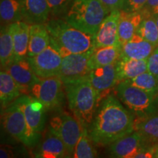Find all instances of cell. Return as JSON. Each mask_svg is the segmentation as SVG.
<instances>
[{
	"instance_id": "ac0fdd59",
	"label": "cell",
	"mask_w": 158,
	"mask_h": 158,
	"mask_svg": "<svg viewBox=\"0 0 158 158\" xmlns=\"http://www.w3.org/2000/svg\"><path fill=\"white\" fill-rule=\"evenodd\" d=\"M23 6V21L29 24L45 23L51 14L47 0H21Z\"/></svg>"
},
{
	"instance_id": "30bf717a",
	"label": "cell",
	"mask_w": 158,
	"mask_h": 158,
	"mask_svg": "<svg viewBox=\"0 0 158 158\" xmlns=\"http://www.w3.org/2000/svg\"><path fill=\"white\" fill-rule=\"evenodd\" d=\"M24 114L26 121L32 135L39 141L45 125L44 106L29 94H23L15 100Z\"/></svg>"
},
{
	"instance_id": "6da1fadb",
	"label": "cell",
	"mask_w": 158,
	"mask_h": 158,
	"mask_svg": "<svg viewBox=\"0 0 158 158\" xmlns=\"http://www.w3.org/2000/svg\"><path fill=\"white\" fill-rule=\"evenodd\" d=\"M134 114L114 95H107L99 103L89 133L98 147H108L134 131Z\"/></svg>"
},
{
	"instance_id": "603a6c76",
	"label": "cell",
	"mask_w": 158,
	"mask_h": 158,
	"mask_svg": "<svg viewBox=\"0 0 158 158\" xmlns=\"http://www.w3.org/2000/svg\"><path fill=\"white\" fill-rule=\"evenodd\" d=\"M23 94L19 85L5 70L0 72V102L3 110Z\"/></svg>"
},
{
	"instance_id": "484cf974",
	"label": "cell",
	"mask_w": 158,
	"mask_h": 158,
	"mask_svg": "<svg viewBox=\"0 0 158 158\" xmlns=\"http://www.w3.org/2000/svg\"><path fill=\"white\" fill-rule=\"evenodd\" d=\"M15 50L10 25H2L0 33V64L5 68L14 61Z\"/></svg>"
},
{
	"instance_id": "d6986e66",
	"label": "cell",
	"mask_w": 158,
	"mask_h": 158,
	"mask_svg": "<svg viewBox=\"0 0 158 158\" xmlns=\"http://www.w3.org/2000/svg\"><path fill=\"white\" fill-rule=\"evenodd\" d=\"M156 47L135 33L133 37L122 45V56L134 59H147Z\"/></svg>"
},
{
	"instance_id": "74e56055",
	"label": "cell",
	"mask_w": 158,
	"mask_h": 158,
	"mask_svg": "<svg viewBox=\"0 0 158 158\" xmlns=\"http://www.w3.org/2000/svg\"><path fill=\"white\" fill-rule=\"evenodd\" d=\"M155 157H158V147H157V149H156V152H155Z\"/></svg>"
},
{
	"instance_id": "f1b7e54d",
	"label": "cell",
	"mask_w": 158,
	"mask_h": 158,
	"mask_svg": "<svg viewBox=\"0 0 158 158\" xmlns=\"http://www.w3.org/2000/svg\"><path fill=\"white\" fill-rule=\"evenodd\" d=\"M93 141L90 137L89 130L82 126L81 135L75 148L73 157L74 158H94L98 157Z\"/></svg>"
},
{
	"instance_id": "9a60e30c",
	"label": "cell",
	"mask_w": 158,
	"mask_h": 158,
	"mask_svg": "<svg viewBox=\"0 0 158 158\" xmlns=\"http://www.w3.org/2000/svg\"><path fill=\"white\" fill-rule=\"evenodd\" d=\"M108 147L110 156L118 158H135V155L144 149L141 136L135 130L118 138Z\"/></svg>"
},
{
	"instance_id": "ffe728a7",
	"label": "cell",
	"mask_w": 158,
	"mask_h": 158,
	"mask_svg": "<svg viewBox=\"0 0 158 158\" xmlns=\"http://www.w3.org/2000/svg\"><path fill=\"white\" fill-rule=\"evenodd\" d=\"M9 25L14 43L15 59L27 57L31 24L21 21Z\"/></svg>"
},
{
	"instance_id": "d6a6232c",
	"label": "cell",
	"mask_w": 158,
	"mask_h": 158,
	"mask_svg": "<svg viewBox=\"0 0 158 158\" xmlns=\"http://www.w3.org/2000/svg\"><path fill=\"white\" fill-rule=\"evenodd\" d=\"M147 69L149 72L158 77V46L147 59Z\"/></svg>"
},
{
	"instance_id": "4fadbf2b",
	"label": "cell",
	"mask_w": 158,
	"mask_h": 158,
	"mask_svg": "<svg viewBox=\"0 0 158 158\" xmlns=\"http://www.w3.org/2000/svg\"><path fill=\"white\" fill-rule=\"evenodd\" d=\"M3 70L7 71L14 79L23 94H29L32 85L39 78L34 73L28 57L15 59Z\"/></svg>"
},
{
	"instance_id": "cb8c5ba5",
	"label": "cell",
	"mask_w": 158,
	"mask_h": 158,
	"mask_svg": "<svg viewBox=\"0 0 158 158\" xmlns=\"http://www.w3.org/2000/svg\"><path fill=\"white\" fill-rule=\"evenodd\" d=\"M35 157L41 158H61L69 157V155L62 140L58 136L49 131L45 140L41 143Z\"/></svg>"
},
{
	"instance_id": "5b68a950",
	"label": "cell",
	"mask_w": 158,
	"mask_h": 158,
	"mask_svg": "<svg viewBox=\"0 0 158 158\" xmlns=\"http://www.w3.org/2000/svg\"><path fill=\"white\" fill-rule=\"evenodd\" d=\"M116 95L127 109L138 116H143L155 111L157 98L149 92L132 85L127 80L116 85Z\"/></svg>"
},
{
	"instance_id": "e0dca14e",
	"label": "cell",
	"mask_w": 158,
	"mask_h": 158,
	"mask_svg": "<svg viewBox=\"0 0 158 158\" xmlns=\"http://www.w3.org/2000/svg\"><path fill=\"white\" fill-rule=\"evenodd\" d=\"M143 19L141 10L127 12L121 10L118 23V35L120 44L122 45L133 37Z\"/></svg>"
},
{
	"instance_id": "7c38bea8",
	"label": "cell",
	"mask_w": 158,
	"mask_h": 158,
	"mask_svg": "<svg viewBox=\"0 0 158 158\" xmlns=\"http://www.w3.org/2000/svg\"><path fill=\"white\" fill-rule=\"evenodd\" d=\"M88 78L96 91L100 103L104 96L108 95L109 90L118 84L116 62L92 68Z\"/></svg>"
},
{
	"instance_id": "3957f363",
	"label": "cell",
	"mask_w": 158,
	"mask_h": 158,
	"mask_svg": "<svg viewBox=\"0 0 158 158\" xmlns=\"http://www.w3.org/2000/svg\"><path fill=\"white\" fill-rule=\"evenodd\" d=\"M68 106L81 124L89 127L98 108V94L88 76L64 84Z\"/></svg>"
},
{
	"instance_id": "e575fe53",
	"label": "cell",
	"mask_w": 158,
	"mask_h": 158,
	"mask_svg": "<svg viewBox=\"0 0 158 158\" xmlns=\"http://www.w3.org/2000/svg\"><path fill=\"white\" fill-rule=\"evenodd\" d=\"M142 9L145 10L151 14H156L158 13V0H148Z\"/></svg>"
},
{
	"instance_id": "4316f807",
	"label": "cell",
	"mask_w": 158,
	"mask_h": 158,
	"mask_svg": "<svg viewBox=\"0 0 158 158\" xmlns=\"http://www.w3.org/2000/svg\"><path fill=\"white\" fill-rule=\"evenodd\" d=\"M0 18L3 25L23 21V6L21 0H1Z\"/></svg>"
},
{
	"instance_id": "d4e9b609",
	"label": "cell",
	"mask_w": 158,
	"mask_h": 158,
	"mask_svg": "<svg viewBox=\"0 0 158 158\" xmlns=\"http://www.w3.org/2000/svg\"><path fill=\"white\" fill-rule=\"evenodd\" d=\"M121 56L122 45L94 48L90 60L91 67L92 69L96 67L113 64L117 62Z\"/></svg>"
},
{
	"instance_id": "f546056e",
	"label": "cell",
	"mask_w": 158,
	"mask_h": 158,
	"mask_svg": "<svg viewBox=\"0 0 158 158\" xmlns=\"http://www.w3.org/2000/svg\"><path fill=\"white\" fill-rule=\"evenodd\" d=\"M133 86L152 94L157 98L158 77L149 71L138 75L135 78L127 80Z\"/></svg>"
},
{
	"instance_id": "8fae6325",
	"label": "cell",
	"mask_w": 158,
	"mask_h": 158,
	"mask_svg": "<svg viewBox=\"0 0 158 158\" xmlns=\"http://www.w3.org/2000/svg\"><path fill=\"white\" fill-rule=\"evenodd\" d=\"M35 75L39 78L57 76L62 64V56L50 45L38 54L28 57Z\"/></svg>"
},
{
	"instance_id": "7402d4cb",
	"label": "cell",
	"mask_w": 158,
	"mask_h": 158,
	"mask_svg": "<svg viewBox=\"0 0 158 158\" xmlns=\"http://www.w3.org/2000/svg\"><path fill=\"white\" fill-rule=\"evenodd\" d=\"M51 45V37L45 23L30 25L27 57H33Z\"/></svg>"
},
{
	"instance_id": "1f68e13d",
	"label": "cell",
	"mask_w": 158,
	"mask_h": 158,
	"mask_svg": "<svg viewBox=\"0 0 158 158\" xmlns=\"http://www.w3.org/2000/svg\"><path fill=\"white\" fill-rule=\"evenodd\" d=\"M148 0H124L122 10L127 12L139 11L143 8Z\"/></svg>"
},
{
	"instance_id": "52a82bcc",
	"label": "cell",
	"mask_w": 158,
	"mask_h": 158,
	"mask_svg": "<svg viewBox=\"0 0 158 158\" xmlns=\"http://www.w3.org/2000/svg\"><path fill=\"white\" fill-rule=\"evenodd\" d=\"M64 84L58 76L38 78L29 93L40 102L46 110L60 107L64 101Z\"/></svg>"
},
{
	"instance_id": "4dcf8cb0",
	"label": "cell",
	"mask_w": 158,
	"mask_h": 158,
	"mask_svg": "<svg viewBox=\"0 0 158 158\" xmlns=\"http://www.w3.org/2000/svg\"><path fill=\"white\" fill-rule=\"evenodd\" d=\"M72 0H47L51 8V14L54 16L61 15L68 10Z\"/></svg>"
},
{
	"instance_id": "83f0119b",
	"label": "cell",
	"mask_w": 158,
	"mask_h": 158,
	"mask_svg": "<svg viewBox=\"0 0 158 158\" xmlns=\"http://www.w3.org/2000/svg\"><path fill=\"white\" fill-rule=\"evenodd\" d=\"M143 19L138 27L137 32L155 47L158 46V27L154 15L145 10L141 9Z\"/></svg>"
},
{
	"instance_id": "8992f818",
	"label": "cell",
	"mask_w": 158,
	"mask_h": 158,
	"mask_svg": "<svg viewBox=\"0 0 158 158\" xmlns=\"http://www.w3.org/2000/svg\"><path fill=\"white\" fill-rule=\"evenodd\" d=\"M2 122L9 135L27 147H33L39 141L31 133L23 110L16 102L2 110Z\"/></svg>"
},
{
	"instance_id": "44dd1931",
	"label": "cell",
	"mask_w": 158,
	"mask_h": 158,
	"mask_svg": "<svg viewBox=\"0 0 158 158\" xmlns=\"http://www.w3.org/2000/svg\"><path fill=\"white\" fill-rule=\"evenodd\" d=\"M118 83L133 78L148 71L147 59H134L121 56L116 62Z\"/></svg>"
},
{
	"instance_id": "2e32d148",
	"label": "cell",
	"mask_w": 158,
	"mask_h": 158,
	"mask_svg": "<svg viewBox=\"0 0 158 158\" xmlns=\"http://www.w3.org/2000/svg\"><path fill=\"white\" fill-rule=\"evenodd\" d=\"M134 130L141 138L144 148L158 147V114H152L135 118Z\"/></svg>"
},
{
	"instance_id": "7a4b0ae2",
	"label": "cell",
	"mask_w": 158,
	"mask_h": 158,
	"mask_svg": "<svg viewBox=\"0 0 158 158\" xmlns=\"http://www.w3.org/2000/svg\"><path fill=\"white\" fill-rule=\"evenodd\" d=\"M51 45L63 57L86 52L94 48V35L73 27L66 20L52 19L45 23Z\"/></svg>"
},
{
	"instance_id": "5bb4252c",
	"label": "cell",
	"mask_w": 158,
	"mask_h": 158,
	"mask_svg": "<svg viewBox=\"0 0 158 158\" xmlns=\"http://www.w3.org/2000/svg\"><path fill=\"white\" fill-rule=\"evenodd\" d=\"M120 10H114L105 18L94 35V48L121 45L118 40V23Z\"/></svg>"
},
{
	"instance_id": "f35d334b",
	"label": "cell",
	"mask_w": 158,
	"mask_h": 158,
	"mask_svg": "<svg viewBox=\"0 0 158 158\" xmlns=\"http://www.w3.org/2000/svg\"><path fill=\"white\" fill-rule=\"evenodd\" d=\"M157 99H158V96H157Z\"/></svg>"
},
{
	"instance_id": "d590c367",
	"label": "cell",
	"mask_w": 158,
	"mask_h": 158,
	"mask_svg": "<svg viewBox=\"0 0 158 158\" xmlns=\"http://www.w3.org/2000/svg\"><path fill=\"white\" fill-rule=\"evenodd\" d=\"M15 157L13 148L6 145H1L0 149V157L1 158H11Z\"/></svg>"
},
{
	"instance_id": "277c9868",
	"label": "cell",
	"mask_w": 158,
	"mask_h": 158,
	"mask_svg": "<svg viewBox=\"0 0 158 158\" xmlns=\"http://www.w3.org/2000/svg\"><path fill=\"white\" fill-rule=\"evenodd\" d=\"M108 14L100 0H72L64 19L73 27L94 35Z\"/></svg>"
},
{
	"instance_id": "9c48e42d",
	"label": "cell",
	"mask_w": 158,
	"mask_h": 158,
	"mask_svg": "<svg viewBox=\"0 0 158 158\" xmlns=\"http://www.w3.org/2000/svg\"><path fill=\"white\" fill-rule=\"evenodd\" d=\"M94 48L86 52L63 57L57 75L63 84L75 81L89 76L92 70L90 60Z\"/></svg>"
},
{
	"instance_id": "ba28073f",
	"label": "cell",
	"mask_w": 158,
	"mask_h": 158,
	"mask_svg": "<svg viewBox=\"0 0 158 158\" xmlns=\"http://www.w3.org/2000/svg\"><path fill=\"white\" fill-rule=\"evenodd\" d=\"M49 131L62 140L69 157H73L82 132V125L75 116L68 113H61L54 116L49 122Z\"/></svg>"
},
{
	"instance_id": "8d00e7d4",
	"label": "cell",
	"mask_w": 158,
	"mask_h": 158,
	"mask_svg": "<svg viewBox=\"0 0 158 158\" xmlns=\"http://www.w3.org/2000/svg\"><path fill=\"white\" fill-rule=\"evenodd\" d=\"M153 15H154V17H155L156 23H157V27H158V13H156V14H154Z\"/></svg>"
},
{
	"instance_id": "836d02e7",
	"label": "cell",
	"mask_w": 158,
	"mask_h": 158,
	"mask_svg": "<svg viewBox=\"0 0 158 158\" xmlns=\"http://www.w3.org/2000/svg\"><path fill=\"white\" fill-rule=\"evenodd\" d=\"M108 13L114 10H121L123 8L124 0H100Z\"/></svg>"
}]
</instances>
